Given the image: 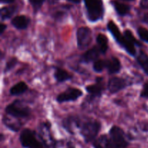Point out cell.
<instances>
[{
	"label": "cell",
	"instance_id": "cell-1",
	"mask_svg": "<svg viewBox=\"0 0 148 148\" xmlns=\"http://www.w3.org/2000/svg\"><path fill=\"white\" fill-rule=\"evenodd\" d=\"M107 30L110 32L115 41L122 49H124L127 53H128L132 56H135L137 55L135 46L132 42H130L124 34L120 32L119 28L117 25L114 23V21L112 20L108 21V23H107Z\"/></svg>",
	"mask_w": 148,
	"mask_h": 148
},
{
	"label": "cell",
	"instance_id": "cell-2",
	"mask_svg": "<svg viewBox=\"0 0 148 148\" xmlns=\"http://www.w3.org/2000/svg\"><path fill=\"white\" fill-rule=\"evenodd\" d=\"M101 130V123L98 120L92 119H82L79 134L86 143L93 142L96 139Z\"/></svg>",
	"mask_w": 148,
	"mask_h": 148
},
{
	"label": "cell",
	"instance_id": "cell-3",
	"mask_svg": "<svg viewBox=\"0 0 148 148\" xmlns=\"http://www.w3.org/2000/svg\"><path fill=\"white\" fill-rule=\"evenodd\" d=\"M129 145L127 135L118 126H113L107 137V148H127Z\"/></svg>",
	"mask_w": 148,
	"mask_h": 148
},
{
	"label": "cell",
	"instance_id": "cell-4",
	"mask_svg": "<svg viewBox=\"0 0 148 148\" xmlns=\"http://www.w3.org/2000/svg\"><path fill=\"white\" fill-rule=\"evenodd\" d=\"M87 17L91 23H96L103 18L105 7L103 0H84Z\"/></svg>",
	"mask_w": 148,
	"mask_h": 148
},
{
	"label": "cell",
	"instance_id": "cell-5",
	"mask_svg": "<svg viewBox=\"0 0 148 148\" xmlns=\"http://www.w3.org/2000/svg\"><path fill=\"white\" fill-rule=\"evenodd\" d=\"M19 140L24 148H49L40 140L38 133L30 129H24L20 133Z\"/></svg>",
	"mask_w": 148,
	"mask_h": 148
},
{
	"label": "cell",
	"instance_id": "cell-6",
	"mask_svg": "<svg viewBox=\"0 0 148 148\" xmlns=\"http://www.w3.org/2000/svg\"><path fill=\"white\" fill-rule=\"evenodd\" d=\"M5 112L7 115L17 119H27L31 115L30 107L20 100H15L7 105L5 108Z\"/></svg>",
	"mask_w": 148,
	"mask_h": 148
},
{
	"label": "cell",
	"instance_id": "cell-7",
	"mask_svg": "<svg viewBox=\"0 0 148 148\" xmlns=\"http://www.w3.org/2000/svg\"><path fill=\"white\" fill-rule=\"evenodd\" d=\"M77 44L79 50H85L89 47L92 40V33L88 27H80L76 33Z\"/></svg>",
	"mask_w": 148,
	"mask_h": 148
},
{
	"label": "cell",
	"instance_id": "cell-8",
	"mask_svg": "<svg viewBox=\"0 0 148 148\" xmlns=\"http://www.w3.org/2000/svg\"><path fill=\"white\" fill-rule=\"evenodd\" d=\"M104 80L103 78L98 77L95 79V82L92 85L85 87L88 92V101H94L95 100L101 98L104 91Z\"/></svg>",
	"mask_w": 148,
	"mask_h": 148
},
{
	"label": "cell",
	"instance_id": "cell-9",
	"mask_svg": "<svg viewBox=\"0 0 148 148\" xmlns=\"http://www.w3.org/2000/svg\"><path fill=\"white\" fill-rule=\"evenodd\" d=\"M51 124L49 121L42 122L38 127V135L42 142L49 148H53L55 140H53L51 131Z\"/></svg>",
	"mask_w": 148,
	"mask_h": 148
},
{
	"label": "cell",
	"instance_id": "cell-10",
	"mask_svg": "<svg viewBox=\"0 0 148 148\" xmlns=\"http://www.w3.org/2000/svg\"><path fill=\"white\" fill-rule=\"evenodd\" d=\"M83 95L82 90L76 88H68L64 92H61L56 96V101L59 103L66 102H73L79 99Z\"/></svg>",
	"mask_w": 148,
	"mask_h": 148
},
{
	"label": "cell",
	"instance_id": "cell-11",
	"mask_svg": "<svg viewBox=\"0 0 148 148\" xmlns=\"http://www.w3.org/2000/svg\"><path fill=\"white\" fill-rule=\"evenodd\" d=\"M82 119L76 115H70L64 119L62 121L63 128L70 134H75L79 132Z\"/></svg>",
	"mask_w": 148,
	"mask_h": 148
},
{
	"label": "cell",
	"instance_id": "cell-12",
	"mask_svg": "<svg viewBox=\"0 0 148 148\" xmlns=\"http://www.w3.org/2000/svg\"><path fill=\"white\" fill-rule=\"evenodd\" d=\"M130 85V84L129 83L127 79L119 77H114L109 79L107 88H108L110 93L115 94L125 89Z\"/></svg>",
	"mask_w": 148,
	"mask_h": 148
},
{
	"label": "cell",
	"instance_id": "cell-13",
	"mask_svg": "<svg viewBox=\"0 0 148 148\" xmlns=\"http://www.w3.org/2000/svg\"><path fill=\"white\" fill-rule=\"evenodd\" d=\"M101 51L98 46H93L91 49H88L80 56V62L82 63L89 64L90 62H94L97 59H99L101 54Z\"/></svg>",
	"mask_w": 148,
	"mask_h": 148
},
{
	"label": "cell",
	"instance_id": "cell-14",
	"mask_svg": "<svg viewBox=\"0 0 148 148\" xmlns=\"http://www.w3.org/2000/svg\"><path fill=\"white\" fill-rule=\"evenodd\" d=\"M106 69L109 75L117 74L121 71V64L119 59L116 56H112L110 59H106Z\"/></svg>",
	"mask_w": 148,
	"mask_h": 148
},
{
	"label": "cell",
	"instance_id": "cell-15",
	"mask_svg": "<svg viewBox=\"0 0 148 148\" xmlns=\"http://www.w3.org/2000/svg\"><path fill=\"white\" fill-rule=\"evenodd\" d=\"M30 23V19L26 15H17L11 20V24L17 30H26Z\"/></svg>",
	"mask_w": 148,
	"mask_h": 148
},
{
	"label": "cell",
	"instance_id": "cell-16",
	"mask_svg": "<svg viewBox=\"0 0 148 148\" xmlns=\"http://www.w3.org/2000/svg\"><path fill=\"white\" fill-rule=\"evenodd\" d=\"M111 4L119 17H125L130 13L131 7L128 4L119 2L116 0H112L111 1Z\"/></svg>",
	"mask_w": 148,
	"mask_h": 148
},
{
	"label": "cell",
	"instance_id": "cell-17",
	"mask_svg": "<svg viewBox=\"0 0 148 148\" xmlns=\"http://www.w3.org/2000/svg\"><path fill=\"white\" fill-rule=\"evenodd\" d=\"M53 77L58 83H62L66 81H69L73 78V75L72 74L60 67L55 68Z\"/></svg>",
	"mask_w": 148,
	"mask_h": 148
},
{
	"label": "cell",
	"instance_id": "cell-18",
	"mask_svg": "<svg viewBox=\"0 0 148 148\" xmlns=\"http://www.w3.org/2000/svg\"><path fill=\"white\" fill-rule=\"evenodd\" d=\"M12 119V117L10 116L7 114V116L5 115L3 117L2 121L7 128H8L11 131L14 132H17L21 128L22 123L19 119L14 120Z\"/></svg>",
	"mask_w": 148,
	"mask_h": 148
},
{
	"label": "cell",
	"instance_id": "cell-19",
	"mask_svg": "<svg viewBox=\"0 0 148 148\" xmlns=\"http://www.w3.org/2000/svg\"><path fill=\"white\" fill-rule=\"evenodd\" d=\"M17 6L10 5L7 7H4L0 10V17L1 21L10 19L17 12Z\"/></svg>",
	"mask_w": 148,
	"mask_h": 148
},
{
	"label": "cell",
	"instance_id": "cell-20",
	"mask_svg": "<svg viewBox=\"0 0 148 148\" xmlns=\"http://www.w3.org/2000/svg\"><path fill=\"white\" fill-rule=\"evenodd\" d=\"M27 90H28V87H27V84L22 81V82L16 83L10 88V93L12 96H18V95L25 93Z\"/></svg>",
	"mask_w": 148,
	"mask_h": 148
},
{
	"label": "cell",
	"instance_id": "cell-21",
	"mask_svg": "<svg viewBox=\"0 0 148 148\" xmlns=\"http://www.w3.org/2000/svg\"><path fill=\"white\" fill-rule=\"evenodd\" d=\"M136 60L143 72L148 76V56L145 52L140 51L136 56Z\"/></svg>",
	"mask_w": 148,
	"mask_h": 148
},
{
	"label": "cell",
	"instance_id": "cell-22",
	"mask_svg": "<svg viewBox=\"0 0 148 148\" xmlns=\"http://www.w3.org/2000/svg\"><path fill=\"white\" fill-rule=\"evenodd\" d=\"M96 42L101 53L102 54H106L108 49V40L106 36L102 33H99L96 37Z\"/></svg>",
	"mask_w": 148,
	"mask_h": 148
},
{
	"label": "cell",
	"instance_id": "cell-23",
	"mask_svg": "<svg viewBox=\"0 0 148 148\" xmlns=\"http://www.w3.org/2000/svg\"><path fill=\"white\" fill-rule=\"evenodd\" d=\"M53 148H75L73 143L68 140H55Z\"/></svg>",
	"mask_w": 148,
	"mask_h": 148
},
{
	"label": "cell",
	"instance_id": "cell-24",
	"mask_svg": "<svg viewBox=\"0 0 148 148\" xmlns=\"http://www.w3.org/2000/svg\"><path fill=\"white\" fill-rule=\"evenodd\" d=\"M106 59H97L93 62L92 64V69L97 73H100L106 69Z\"/></svg>",
	"mask_w": 148,
	"mask_h": 148
},
{
	"label": "cell",
	"instance_id": "cell-25",
	"mask_svg": "<svg viewBox=\"0 0 148 148\" xmlns=\"http://www.w3.org/2000/svg\"><path fill=\"white\" fill-rule=\"evenodd\" d=\"M18 63V60L16 57H11L7 60L4 69V73L7 74L10 72L12 69L15 67L16 65Z\"/></svg>",
	"mask_w": 148,
	"mask_h": 148
},
{
	"label": "cell",
	"instance_id": "cell-26",
	"mask_svg": "<svg viewBox=\"0 0 148 148\" xmlns=\"http://www.w3.org/2000/svg\"><path fill=\"white\" fill-rule=\"evenodd\" d=\"M124 35L130 42H132V43L134 45V46H142V43H140L138 40L136 39V38L134 37L131 30H128V29H127V30H125L124 32Z\"/></svg>",
	"mask_w": 148,
	"mask_h": 148
},
{
	"label": "cell",
	"instance_id": "cell-27",
	"mask_svg": "<svg viewBox=\"0 0 148 148\" xmlns=\"http://www.w3.org/2000/svg\"><path fill=\"white\" fill-rule=\"evenodd\" d=\"M28 1L33 7L34 13L36 14L41 9L42 6L44 4L46 0H28Z\"/></svg>",
	"mask_w": 148,
	"mask_h": 148
},
{
	"label": "cell",
	"instance_id": "cell-28",
	"mask_svg": "<svg viewBox=\"0 0 148 148\" xmlns=\"http://www.w3.org/2000/svg\"><path fill=\"white\" fill-rule=\"evenodd\" d=\"M139 37L143 41L148 43V30L143 27H139L137 30Z\"/></svg>",
	"mask_w": 148,
	"mask_h": 148
},
{
	"label": "cell",
	"instance_id": "cell-29",
	"mask_svg": "<svg viewBox=\"0 0 148 148\" xmlns=\"http://www.w3.org/2000/svg\"><path fill=\"white\" fill-rule=\"evenodd\" d=\"M140 97L143 98H148V81L143 85V90L140 92Z\"/></svg>",
	"mask_w": 148,
	"mask_h": 148
},
{
	"label": "cell",
	"instance_id": "cell-30",
	"mask_svg": "<svg viewBox=\"0 0 148 148\" xmlns=\"http://www.w3.org/2000/svg\"><path fill=\"white\" fill-rule=\"evenodd\" d=\"M7 25L4 24V23H1V24L0 25V35H2L3 33H4V31L7 30Z\"/></svg>",
	"mask_w": 148,
	"mask_h": 148
},
{
	"label": "cell",
	"instance_id": "cell-31",
	"mask_svg": "<svg viewBox=\"0 0 148 148\" xmlns=\"http://www.w3.org/2000/svg\"><path fill=\"white\" fill-rule=\"evenodd\" d=\"M142 21L144 23H145V24L148 25V13H145V14H143V18H142Z\"/></svg>",
	"mask_w": 148,
	"mask_h": 148
},
{
	"label": "cell",
	"instance_id": "cell-32",
	"mask_svg": "<svg viewBox=\"0 0 148 148\" xmlns=\"http://www.w3.org/2000/svg\"><path fill=\"white\" fill-rule=\"evenodd\" d=\"M1 4H12L14 2L15 0H0Z\"/></svg>",
	"mask_w": 148,
	"mask_h": 148
},
{
	"label": "cell",
	"instance_id": "cell-33",
	"mask_svg": "<svg viewBox=\"0 0 148 148\" xmlns=\"http://www.w3.org/2000/svg\"><path fill=\"white\" fill-rule=\"evenodd\" d=\"M66 1H69V2H72L73 4H79L81 2V0H66Z\"/></svg>",
	"mask_w": 148,
	"mask_h": 148
},
{
	"label": "cell",
	"instance_id": "cell-34",
	"mask_svg": "<svg viewBox=\"0 0 148 148\" xmlns=\"http://www.w3.org/2000/svg\"><path fill=\"white\" fill-rule=\"evenodd\" d=\"M4 134H1V138H0V140H1V142H2L3 140H4Z\"/></svg>",
	"mask_w": 148,
	"mask_h": 148
},
{
	"label": "cell",
	"instance_id": "cell-35",
	"mask_svg": "<svg viewBox=\"0 0 148 148\" xmlns=\"http://www.w3.org/2000/svg\"><path fill=\"white\" fill-rule=\"evenodd\" d=\"M122 1H134L135 0H122Z\"/></svg>",
	"mask_w": 148,
	"mask_h": 148
},
{
	"label": "cell",
	"instance_id": "cell-36",
	"mask_svg": "<svg viewBox=\"0 0 148 148\" xmlns=\"http://www.w3.org/2000/svg\"><path fill=\"white\" fill-rule=\"evenodd\" d=\"M143 1H147V0H143Z\"/></svg>",
	"mask_w": 148,
	"mask_h": 148
}]
</instances>
